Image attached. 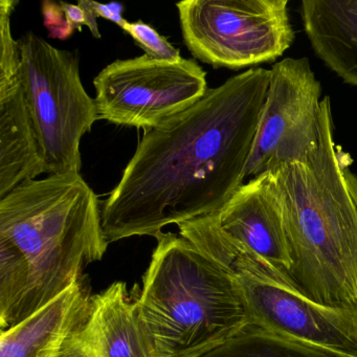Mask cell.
Masks as SVG:
<instances>
[{
	"label": "cell",
	"instance_id": "cell-14",
	"mask_svg": "<svg viewBox=\"0 0 357 357\" xmlns=\"http://www.w3.org/2000/svg\"><path fill=\"white\" fill-rule=\"evenodd\" d=\"M300 14L317 57L346 84L357 87V0H304Z\"/></svg>",
	"mask_w": 357,
	"mask_h": 357
},
{
	"label": "cell",
	"instance_id": "cell-15",
	"mask_svg": "<svg viewBox=\"0 0 357 357\" xmlns=\"http://www.w3.org/2000/svg\"><path fill=\"white\" fill-rule=\"evenodd\" d=\"M179 235L231 273L236 279L255 278L296 291L292 282L227 235L219 225L217 214L199 217L178 225Z\"/></svg>",
	"mask_w": 357,
	"mask_h": 357
},
{
	"label": "cell",
	"instance_id": "cell-13",
	"mask_svg": "<svg viewBox=\"0 0 357 357\" xmlns=\"http://www.w3.org/2000/svg\"><path fill=\"white\" fill-rule=\"evenodd\" d=\"M91 298L84 275L43 308L1 331L0 357H60L86 319Z\"/></svg>",
	"mask_w": 357,
	"mask_h": 357
},
{
	"label": "cell",
	"instance_id": "cell-22",
	"mask_svg": "<svg viewBox=\"0 0 357 357\" xmlns=\"http://www.w3.org/2000/svg\"><path fill=\"white\" fill-rule=\"evenodd\" d=\"M79 7L82 8L86 17V26L91 31V34L96 38H101V34L98 28L97 18L98 15L93 9V1H87V0H81L78 3Z\"/></svg>",
	"mask_w": 357,
	"mask_h": 357
},
{
	"label": "cell",
	"instance_id": "cell-16",
	"mask_svg": "<svg viewBox=\"0 0 357 357\" xmlns=\"http://www.w3.org/2000/svg\"><path fill=\"white\" fill-rule=\"evenodd\" d=\"M199 357H348L246 324L233 337Z\"/></svg>",
	"mask_w": 357,
	"mask_h": 357
},
{
	"label": "cell",
	"instance_id": "cell-1",
	"mask_svg": "<svg viewBox=\"0 0 357 357\" xmlns=\"http://www.w3.org/2000/svg\"><path fill=\"white\" fill-rule=\"evenodd\" d=\"M269 81L248 68L145 132L102 204L108 243L220 212L244 183Z\"/></svg>",
	"mask_w": 357,
	"mask_h": 357
},
{
	"label": "cell",
	"instance_id": "cell-11",
	"mask_svg": "<svg viewBox=\"0 0 357 357\" xmlns=\"http://www.w3.org/2000/svg\"><path fill=\"white\" fill-rule=\"evenodd\" d=\"M217 218L227 235L292 282L283 217L271 173L243 183L217 213Z\"/></svg>",
	"mask_w": 357,
	"mask_h": 357
},
{
	"label": "cell",
	"instance_id": "cell-8",
	"mask_svg": "<svg viewBox=\"0 0 357 357\" xmlns=\"http://www.w3.org/2000/svg\"><path fill=\"white\" fill-rule=\"evenodd\" d=\"M321 85L307 58L273 64L244 181L287 162H304L319 146Z\"/></svg>",
	"mask_w": 357,
	"mask_h": 357
},
{
	"label": "cell",
	"instance_id": "cell-20",
	"mask_svg": "<svg viewBox=\"0 0 357 357\" xmlns=\"http://www.w3.org/2000/svg\"><path fill=\"white\" fill-rule=\"evenodd\" d=\"M93 6L98 17L110 20V22H114V24H118L122 29L128 22L123 17V12H124L125 8L121 3H112L103 5V3L93 1Z\"/></svg>",
	"mask_w": 357,
	"mask_h": 357
},
{
	"label": "cell",
	"instance_id": "cell-5",
	"mask_svg": "<svg viewBox=\"0 0 357 357\" xmlns=\"http://www.w3.org/2000/svg\"><path fill=\"white\" fill-rule=\"evenodd\" d=\"M20 43L22 79L47 174L80 173V143L98 121L76 54L57 49L33 32Z\"/></svg>",
	"mask_w": 357,
	"mask_h": 357
},
{
	"label": "cell",
	"instance_id": "cell-17",
	"mask_svg": "<svg viewBox=\"0 0 357 357\" xmlns=\"http://www.w3.org/2000/svg\"><path fill=\"white\" fill-rule=\"evenodd\" d=\"M28 259L12 242L0 238V327L13 325L30 286Z\"/></svg>",
	"mask_w": 357,
	"mask_h": 357
},
{
	"label": "cell",
	"instance_id": "cell-19",
	"mask_svg": "<svg viewBox=\"0 0 357 357\" xmlns=\"http://www.w3.org/2000/svg\"><path fill=\"white\" fill-rule=\"evenodd\" d=\"M43 13L45 16V26L49 30L52 38L66 39L73 34L75 29L70 26L61 5L45 1L43 3Z\"/></svg>",
	"mask_w": 357,
	"mask_h": 357
},
{
	"label": "cell",
	"instance_id": "cell-9",
	"mask_svg": "<svg viewBox=\"0 0 357 357\" xmlns=\"http://www.w3.org/2000/svg\"><path fill=\"white\" fill-rule=\"evenodd\" d=\"M18 1H0V198L45 173L24 89L11 17Z\"/></svg>",
	"mask_w": 357,
	"mask_h": 357
},
{
	"label": "cell",
	"instance_id": "cell-6",
	"mask_svg": "<svg viewBox=\"0 0 357 357\" xmlns=\"http://www.w3.org/2000/svg\"><path fill=\"white\" fill-rule=\"evenodd\" d=\"M176 7L185 47L215 68L275 61L294 41L287 0H185Z\"/></svg>",
	"mask_w": 357,
	"mask_h": 357
},
{
	"label": "cell",
	"instance_id": "cell-21",
	"mask_svg": "<svg viewBox=\"0 0 357 357\" xmlns=\"http://www.w3.org/2000/svg\"><path fill=\"white\" fill-rule=\"evenodd\" d=\"M60 5L66 13L68 22L75 30L77 29V30L81 31L83 26H86V17H85L82 8L66 3H60Z\"/></svg>",
	"mask_w": 357,
	"mask_h": 357
},
{
	"label": "cell",
	"instance_id": "cell-7",
	"mask_svg": "<svg viewBox=\"0 0 357 357\" xmlns=\"http://www.w3.org/2000/svg\"><path fill=\"white\" fill-rule=\"evenodd\" d=\"M93 84L98 120L145 132L189 109L208 91L206 73L195 60L160 61L147 55L112 62Z\"/></svg>",
	"mask_w": 357,
	"mask_h": 357
},
{
	"label": "cell",
	"instance_id": "cell-12",
	"mask_svg": "<svg viewBox=\"0 0 357 357\" xmlns=\"http://www.w3.org/2000/svg\"><path fill=\"white\" fill-rule=\"evenodd\" d=\"M60 357H153L125 282L93 296L84 323Z\"/></svg>",
	"mask_w": 357,
	"mask_h": 357
},
{
	"label": "cell",
	"instance_id": "cell-10",
	"mask_svg": "<svg viewBox=\"0 0 357 357\" xmlns=\"http://www.w3.org/2000/svg\"><path fill=\"white\" fill-rule=\"evenodd\" d=\"M250 321L306 344L357 357V310L328 308L298 292L250 277L237 279Z\"/></svg>",
	"mask_w": 357,
	"mask_h": 357
},
{
	"label": "cell",
	"instance_id": "cell-18",
	"mask_svg": "<svg viewBox=\"0 0 357 357\" xmlns=\"http://www.w3.org/2000/svg\"><path fill=\"white\" fill-rule=\"evenodd\" d=\"M123 30L145 51V55L160 61H181V53L150 24L143 22H127Z\"/></svg>",
	"mask_w": 357,
	"mask_h": 357
},
{
	"label": "cell",
	"instance_id": "cell-2",
	"mask_svg": "<svg viewBox=\"0 0 357 357\" xmlns=\"http://www.w3.org/2000/svg\"><path fill=\"white\" fill-rule=\"evenodd\" d=\"M334 141L331 100L323 98L319 146L304 162L271 171L296 291L328 308L357 310V175Z\"/></svg>",
	"mask_w": 357,
	"mask_h": 357
},
{
	"label": "cell",
	"instance_id": "cell-3",
	"mask_svg": "<svg viewBox=\"0 0 357 357\" xmlns=\"http://www.w3.org/2000/svg\"><path fill=\"white\" fill-rule=\"evenodd\" d=\"M0 238L20 248L31 269L12 327L80 279L109 244L98 196L78 172L28 179L0 198Z\"/></svg>",
	"mask_w": 357,
	"mask_h": 357
},
{
	"label": "cell",
	"instance_id": "cell-4",
	"mask_svg": "<svg viewBox=\"0 0 357 357\" xmlns=\"http://www.w3.org/2000/svg\"><path fill=\"white\" fill-rule=\"evenodd\" d=\"M135 301L153 357H199L250 323L239 282L183 236L160 233Z\"/></svg>",
	"mask_w": 357,
	"mask_h": 357
}]
</instances>
